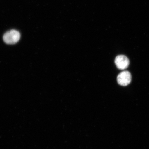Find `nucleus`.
<instances>
[{"label":"nucleus","mask_w":149,"mask_h":149,"mask_svg":"<svg viewBox=\"0 0 149 149\" xmlns=\"http://www.w3.org/2000/svg\"><path fill=\"white\" fill-rule=\"evenodd\" d=\"M20 33L14 29L6 32L3 37L4 42L9 45L16 44L20 40Z\"/></svg>","instance_id":"obj_1"},{"label":"nucleus","mask_w":149,"mask_h":149,"mask_svg":"<svg viewBox=\"0 0 149 149\" xmlns=\"http://www.w3.org/2000/svg\"><path fill=\"white\" fill-rule=\"evenodd\" d=\"M118 83L121 86H125L130 84L131 80V75L128 71L120 72L117 76Z\"/></svg>","instance_id":"obj_2"},{"label":"nucleus","mask_w":149,"mask_h":149,"mask_svg":"<svg viewBox=\"0 0 149 149\" xmlns=\"http://www.w3.org/2000/svg\"><path fill=\"white\" fill-rule=\"evenodd\" d=\"M115 63L118 69L124 70L129 65V60L126 56L119 55L116 58Z\"/></svg>","instance_id":"obj_3"}]
</instances>
